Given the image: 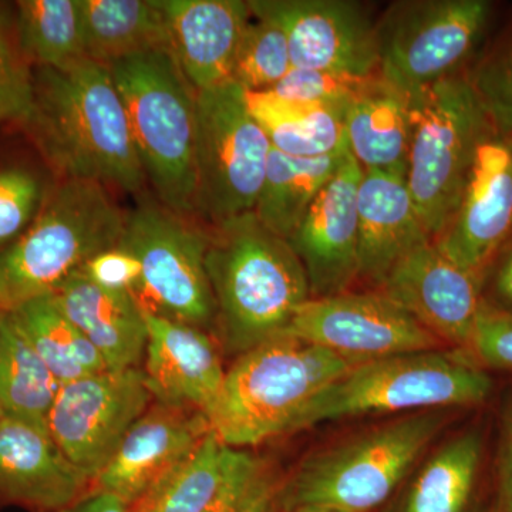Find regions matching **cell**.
<instances>
[{"label":"cell","mask_w":512,"mask_h":512,"mask_svg":"<svg viewBox=\"0 0 512 512\" xmlns=\"http://www.w3.org/2000/svg\"><path fill=\"white\" fill-rule=\"evenodd\" d=\"M32 110L20 126L59 180L97 181L130 194L147 184L110 67L90 59L36 67Z\"/></svg>","instance_id":"1"},{"label":"cell","mask_w":512,"mask_h":512,"mask_svg":"<svg viewBox=\"0 0 512 512\" xmlns=\"http://www.w3.org/2000/svg\"><path fill=\"white\" fill-rule=\"evenodd\" d=\"M207 274L217 322L231 350L244 353L282 335L302 303L308 278L286 239L254 212L210 228Z\"/></svg>","instance_id":"2"},{"label":"cell","mask_w":512,"mask_h":512,"mask_svg":"<svg viewBox=\"0 0 512 512\" xmlns=\"http://www.w3.org/2000/svg\"><path fill=\"white\" fill-rule=\"evenodd\" d=\"M355 366L292 336L266 340L241 353L225 373L207 417L211 431L237 450L292 433L308 404Z\"/></svg>","instance_id":"3"},{"label":"cell","mask_w":512,"mask_h":512,"mask_svg":"<svg viewBox=\"0 0 512 512\" xmlns=\"http://www.w3.org/2000/svg\"><path fill=\"white\" fill-rule=\"evenodd\" d=\"M126 220L106 185L57 181L32 224L0 254V311L52 295L94 255L119 245Z\"/></svg>","instance_id":"4"},{"label":"cell","mask_w":512,"mask_h":512,"mask_svg":"<svg viewBox=\"0 0 512 512\" xmlns=\"http://www.w3.org/2000/svg\"><path fill=\"white\" fill-rule=\"evenodd\" d=\"M446 410L406 414L306 458L282 487L284 512L383 510L446 423Z\"/></svg>","instance_id":"5"},{"label":"cell","mask_w":512,"mask_h":512,"mask_svg":"<svg viewBox=\"0 0 512 512\" xmlns=\"http://www.w3.org/2000/svg\"><path fill=\"white\" fill-rule=\"evenodd\" d=\"M110 72L157 201L195 218L197 92L168 50L121 60Z\"/></svg>","instance_id":"6"},{"label":"cell","mask_w":512,"mask_h":512,"mask_svg":"<svg viewBox=\"0 0 512 512\" xmlns=\"http://www.w3.org/2000/svg\"><path fill=\"white\" fill-rule=\"evenodd\" d=\"M493 380L461 352L407 353L360 363L308 404L292 433L316 424L369 416L406 414L483 404Z\"/></svg>","instance_id":"7"},{"label":"cell","mask_w":512,"mask_h":512,"mask_svg":"<svg viewBox=\"0 0 512 512\" xmlns=\"http://www.w3.org/2000/svg\"><path fill=\"white\" fill-rule=\"evenodd\" d=\"M409 94L412 134L406 183L434 241L456 212L478 144L493 124L467 73Z\"/></svg>","instance_id":"8"},{"label":"cell","mask_w":512,"mask_h":512,"mask_svg":"<svg viewBox=\"0 0 512 512\" xmlns=\"http://www.w3.org/2000/svg\"><path fill=\"white\" fill-rule=\"evenodd\" d=\"M495 16L490 0H400L376 19L379 73L406 92L467 73Z\"/></svg>","instance_id":"9"},{"label":"cell","mask_w":512,"mask_h":512,"mask_svg":"<svg viewBox=\"0 0 512 512\" xmlns=\"http://www.w3.org/2000/svg\"><path fill=\"white\" fill-rule=\"evenodd\" d=\"M271 148L241 87L197 92L195 218L211 228L254 212Z\"/></svg>","instance_id":"10"},{"label":"cell","mask_w":512,"mask_h":512,"mask_svg":"<svg viewBox=\"0 0 512 512\" xmlns=\"http://www.w3.org/2000/svg\"><path fill=\"white\" fill-rule=\"evenodd\" d=\"M120 247L141 265V305L167 318L208 328L217 322V305L207 274L210 228L195 218L144 198L127 212Z\"/></svg>","instance_id":"11"},{"label":"cell","mask_w":512,"mask_h":512,"mask_svg":"<svg viewBox=\"0 0 512 512\" xmlns=\"http://www.w3.org/2000/svg\"><path fill=\"white\" fill-rule=\"evenodd\" d=\"M153 402L140 367L103 370L60 386L47 429L66 457L94 483Z\"/></svg>","instance_id":"12"},{"label":"cell","mask_w":512,"mask_h":512,"mask_svg":"<svg viewBox=\"0 0 512 512\" xmlns=\"http://www.w3.org/2000/svg\"><path fill=\"white\" fill-rule=\"evenodd\" d=\"M282 335L330 350L355 365L444 345L379 289L308 299Z\"/></svg>","instance_id":"13"},{"label":"cell","mask_w":512,"mask_h":512,"mask_svg":"<svg viewBox=\"0 0 512 512\" xmlns=\"http://www.w3.org/2000/svg\"><path fill=\"white\" fill-rule=\"evenodd\" d=\"M252 15L284 30L292 66L366 77L379 72L376 19L353 0H251Z\"/></svg>","instance_id":"14"},{"label":"cell","mask_w":512,"mask_h":512,"mask_svg":"<svg viewBox=\"0 0 512 512\" xmlns=\"http://www.w3.org/2000/svg\"><path fill=\"white\" fill-rule=\"evenodd\" d=\"M512 239V137L494 127L478 144L457 210L434 244L461 268L483 276Z\"/></svg>","instance_id":"15"},{"label":"cell","mask_w":512,"mask_h":512,"mask_svg":"<svg viewBox=\"0 0 512 512\" xmlns=\"http://www.w3.org/2000/svg\"><path fill=\"white\" fill-rule=\"evenodd\" d=\"M444 345L467 352L483 309L481 279L424 242L404 255L380 285Z\"/></svg>","instance_id":"16"},{"label":"cell","mask_w":512,"mask_h":512,"mask_svg":"<svg viewBox=\"0 0 512 512\" xmlns=\"http://www.w3.org/2000/svg\"><path fill=\"white\" fill-rule=\"evenodd\" d=\"M362 173L348 150L339 170L289 238L305 269L311 298L348 292L359 279L357 190Z\"/></svg>","instance_id":"17"},{"label":"cell","mask_w":512,"mask_h":512,"mask_svg":"<svg viewBox=\"0 0 512 512\" xmlns=\"http://www.w3.org/2000/svg\"><path fill=\"white\" fill-rule=\"evenodd\" d=\"M210 431L204 413L154 402L127 431L92 490L116 495L131 507Z\"/></svg>","instance_id":"18"},{"label":"cell","mask_w":512,"mask_h":512,"mask_svg":"<svg viewBox=\"0 0 512 512\" xmlns=\"http://www.w3.org/2000/svg\"><path fill=\"white\" fill-rule=\"evenodd\" d=\"M143 308L148 330L143 372L154 402L208 417L227 373L220 350L204 329Z\"/></svg>","instance_id":"19"},{"label":"cell","mask_w":512,"mask_h":512,"mask_svg":"<svg viewBox=\"0 0 512 512\" xmlns=\"http://www.w3.org/2000/svg\"><path fill=\"white\" fill-rule=\"evenodd\" d=\"M92 487L93 481L66 457L49 430L5 416L0 423V504L56 512Z\"/></svg>","instance_id":"20"},{"label":"cell","mask_w":512,"mask_h":512,"mask_svg":"<svg viewBox=\"0 0 512 512\" xmlns=\"http://www.w3.org/2000/svg\"><path fill=\"white\" fill-rule=\"evenodd\" d=\"M168 50L195 92L231 80L241 37L252 19L244 0H158Z\"/></svg>","instance_id":"21"},{"label":"cell","mask_w":512,"mask_h":512,"mask_svg":"<svg viewBox=\"0 0 512 512\" xmlns=\"http://www.w3.org/2000/svg\"><path fill=\"white\" fill-rule=\"evenodd\" d=\"M359 279L380 288L394 265L424 242L433 241L406 175L363 171L357 190Z\"/></svg>","instance_id":"22"},{"label":"cell","mask_w":512,"mask_h":512,"mask_svg":"<svg viewBox=\"0 0 512 512\" xmlns=\"http://www.w3.org/2000/svg\"><path fill=\"white\" fill-rule=\"evenodd\" d=\"M50 298L90 340L107 369L140 367L148 330L143 305L133 292L104 288L80 269Z\"/></svg>","instance_id":"23"},{"label":"cell","mask_w":512,"mask_h":512,"mask_svg":"<svg viewBox=\"0 0 512 512\" xmlns=\"http://www.w3.org/2000/svg\"><path fill=\"white\" fill-rule=\"evenodd\" d=\"M346 146L363 171L406 175L412 117L410 94L376 72L345 109Z\"/></svg>","instance_id":"24"},{"label":"cell","mask_w":512,"mask_h":512,"mask_svg":"<svg viewBox=\"0 0 512 512\" xmlns=\"http://www.w3.org/2000/svg\"><path fill=\"white\" fill-rule=\"evenodd\" d=\"M483 431L457 434L414 470L383 512L481 511Z\"/></svg>","instance_id":"25"},{"label":"cell","mask_w":512,"mask_h":512,"mask_svg":"<svg viewBox=\"0 0 512 512\" xmlns=\"http://www.w3.org/2000/svg\"><path fill=\"white\" fill-rule=\"evenodd\" d=\"M80 3L87 59L110 67L130 57L168 50L167 30L158 0H80Z\"/></svg>","instance_id":"26"},{"label":"cell","mask_w":512,"mask_h":512,"mask_svg":"<svg viewBox=\"0 0 512 512\" xmlns=\"http://www.w3.org/2000/svg\"><path fill=\"white\" fill-rule=\"evenodd\" d=\"M249 111L275 150L318 158L345 150V109L284 99L271 92L247 93Z\"/></svg>","instance_id":"27"},{"label":"cell","mask_w":512,"mask_h":512,"mask_svg":"<svg viewBox=\"0 0 512 512\" xmlns=\"http://www.w3.org/2000/svg\"><path fill=\"white\" fill-rule=\"evenodd\" d=\"M346 154L348 147L325 157L299 158L272 147L255 205L256 218L269 231L289 241Z\"/></svg>","instance_id":"28"},{"label":"cell","mask_w":512,"mask_h":512,"mask_svg":"<svg viewBox=\"0 0 512 512\" xmlns=\"http://www.w3.org/2000/svg\"><path fill=\"white\" fill-rule=\"evenodd\" d=\"M244 451L228 447L212 431L165 474L131 512H204L222 493Z\"/></svg>","instance_id":"29"},{"label":"cell","mask_w":512,"mask_h":512,"mask_svg":"<svg viewBox=\"0 0 512 512\" xmlns=\"http://www.w3.org/2000/svg\"><path fill=\"white\" fill-rule=\"evenodd\" d=\"M62 384L50 372L10 313L0 338V407L6 417L47 429Z\"/></svg>","instance_id":"30"},{"label":"cell","mask_w":512,"mask_h":512,"mask_svg":"<svg viewBox=\"0 0 512 512\" xmlns=\"http://www.w3.org/2000/svg\"><path fill=\"white\" fill-rule=\"evenodd\" d=\"M9 313L60 384L107 370L90 340L50 296L33 299Z\"/></svg>","instance_id":"31"},{"label":"cell","mask_w":512,"mask_h":512,"mask_svg":"<svg viewBox=\"0 0 512 512\" xmlns=\"http://www.w3.org/2000/svg\"><path fill=\"white\" fill-rule=\"evenodd\" d=\"M16 32L32 66L63 69L86 59L80 0L16 2Z\"/></svg>","instance_id":"32"},{"label":"cell","mask_w":512,"mask_h":512,"mask_svg":"<svg viewBox=\"0 0 512 512\" xmlns=\"http://www.w3.org/2000/svg\"><path fill=\"white\" fill-rule=\"evenodd\" d=\"M292 67L284 30L252 15L239 42L231 82L247 93L268 92Z\"/></svg>","instance_id":"33"},{"label":"cell","mask_w":512,"mask_h":512,"mask_svg":"<svg viewBox=\"0 0 512 512\" xmlns=\"http://www.w3.org/2000/svg\"><path fill=\"white\" fill-rule=\"evenodd\" d=\"M467 77L494 130L512 137V16L487 40Z\"/></svg>","instance_id":"34"},{"label":"cell","mask_w":512,"mask_h":512,"mask_svg":"<svg viewBox=\"0 0 512 512\" xmlns=\"http://www.w3.org/2000/svg\"><path fill=\"white\" fill-rule=\"evenodd\" d=\"M32 67L19 45L15 13L0 3V123L22 124L29 116L35 92Z\"/></svg>","instance_id":"35"},{"label":"cell","mask_w":512,"mask_h":512,"mask_svg":"<svg viewBox=\"0 0 512 512\" xmlns=\"http://www.w3.org/2000/svg\"><path fill=\"white\" fill-rule=\"evenodd\" d=\"M47 191L42 178L29 168H0V248L28 229Z\"/></svg>","instance_id":"36"},{"label":"cell","mask_w":512,"mask_h":512,"mask_svg":"<svg viewBox=\"0 0 512 512\" xmlns=\"http://www.w3.org/2000/svg\"><path fill=\"white\" fill-rule=\"evenodd\" d=\"M367 77L292 67L284 79L268 92L284 99L346 107Z\"/></svg>","instance_id":"37"},{"label":"cell","mask_w":512,"mask_h":512,"mask_svg":"<svg viewBox=\"0 0 512 512\" xmlns=\"http://www.w3.org/2000/svg\"><path fill=\"white\" fill-rule=\"evenodd\" d=\"M466 355L484 370H512V313L484 303Z\"/></svg>","instance_id":"38"},{"label":"cell","mask_w":512,"mask_h":512,"mask_svg":"<svg viewBox=\"0 0 512 512\" xmlns=\"http://www.w3.org/2000/svg\"><path fill=\"white\" fill-rule=\"evenodd\" d=\"M82 271L104 288L133 292L134 295L140 288V262L120 245L94 255L86 262Z\"/></svg>","instance_id":"39"},{"label":"cell","mask_w":512,"mask_h":512,"mask_svg":"<svg viewBox=\"0 0 512 512\" xmlns=\"http://www.w3.org/2000/svg\"><path fill=\"white\" fill-rule=\"evenodd\" d=\"M481 291L485 305L512 313V239L485 271Z\"/></svg>","instance_id":"40"},{"label":"cell","mask_w":512,"mask_h":512,"mask_svg":"<svg viewBox=\"0 0 512 512\" xmlns=\"http://www.w3.org/2000/svg\"><path fill=\"white\" fill-rule=\"evenodd\" d=\"M264 467L258 458L252 457L251 454L244 451L224 490L218 495L214 504L204 512H235L248 488L254 483L258 474L264 470Z\"/></svg>","instance_id":"41"},{"label":"cell","mask_w":512,"mask_h":512,"mask_svg":"<svg viewBox=\"0 0 512 512\" xmlns=\"http://www.w3.org/2000/svg\"><path fill=\"white\" fill-rule=\"evenodd\" d=\"M282 487L284 481L279 480L264 467L248 488L235 512H284Z\"/></svg>","instance_id":"42"},{"label":"cell","mask_w":512,"mask_h":512,"mask_svg":"<svg viewBox=\"0 0 512 512\" xmlns=\"http://www.w3.org/2000/svg\"><path fill=\"white\" fill-rule=\"evenodd\" d=\"M498 512H512V400L505 410L497 460Z\"/></svg>","instance_id":"43"},{"label":"cell","mask_w":512,"mask_h":512,"mask_svg":"<svg viewBox=\"0 0 512 512\" xmlns=\"http://www.w3.org/2000/svg\"><path fill=\"white\" fill-rule=\"evenodd\" d=\"M56 512H131V510L116 495L92 490L76 503Z\"/></svg>","instance_id":"44"},{"label":"cell","mask_w":512,"mask_h":512,"mask_svg":"<svg viewBox=\"0 0 512 512\" xmlns=\"http://www.w3.org/2000/svg\"><path fill=\"white\" fill-rule=\"evenodd\" d=\"M291 512H343L339 510H333V508H325V507H299L295 508Z\"/></svg>","instance_id":"45"},{"label":"cell","mask_w":512,"mask_h":512,"mask_svg":"<svg viewBox=\"0 0 512 512\" xmlns=\"http://www.w3.org/2000/svg\"><path fill=\"white\" fill-rule=\"evenodd\" d=\"M5 315H6L5 312L0 311V338H2V323H3V318H5Z\"/></svg>","instance_id":"46"},{"label":"cell","mask_w":512,"mask_h":512,"mask_svg":"<svg viewBox=\"0 0 512 512\" xmlns=\"http://www.w3.org/2000/svg\"><path fill=\"white\" fill-rule=\"evenodd\" d=\"M5 419V413H3L2 407H0V423Z\"/></svg>","instance_id":"47"},{"label":"cell","mask_w":512,"mask_h":512,"mask_svg":"<svg viewBox=\"0 0 512 512\" xmlns=\"http://www.w3.org/2000/svg\"><path fill=\"white\" fill-rule=\"evenodd\" d=\"M485 512H498V510H497V507H495V505H493V507H491L490 510H487Z\"/></svg>","instance_id":"48"}]
</instances>
